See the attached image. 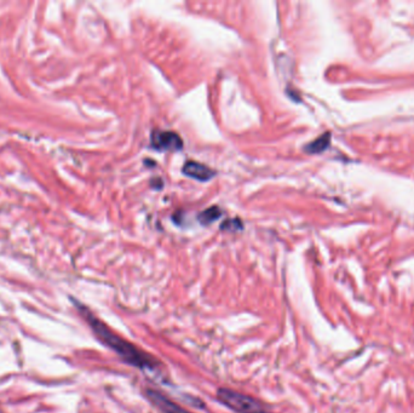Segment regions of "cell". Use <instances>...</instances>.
Returning <instances> with one entry per match:
<instances>
[{
  "instance_id": "obj_8",
  "label": "cell",
  "mask_w": 414,
  "mask_h": 413,
  "mask_svg": "<svg viewBox=\"0 0 414 413\" xmlns=\"http://www.w3.org/2000/svg\"><path fill=\"white\" fill-rule=\"evenodd\" d=\"M242 226H241V222H240L239 220H232V221H226L224 222L223 226H222V229H228V230H233V232H235V230L238 229H241Z\"/></svg>"
},
{
  "instance_id": "obj_5",
  "label": "cell",
  "mask_w": 414,
  "mask_h": 413,
  "mask_svg": "<svg viewBox=\"0 0 414 413\" xmlns=\"http://www.w3.org/2000/svg\"><path fill=\"white\" fill-rule=\"evenodd\" d=\"M183 172L189 177L197 179V181H209L216 175L214 170L200 163H195V161H188L183 166Z\"/></svg>"
},
{
  "instance_id": "obj_4",
  "label": "cell",
  "mask_w": 414,
  "mask_h": 413,
  "mask_svg": "<svg viewBox=\"0 0 414 413\" xmlns=\"http://www.w3.org/2000/svg\"><path fill=\"white\" fill-rule=\"evenodd\" d=\"M147 396L152 400V402L154 403L158 408H160L164 413H191L188 412L187 409L183 408L182 406L177 405V403L171 401L169 397L165 396L164 394H161L160 391L154 390V389L149 388L147 389Z\"/></svg>"
},
{
  "instance_id": "obj_1",
  "label": "cell",
  "mask_w": 414,
  "mask_h": 413,
  "mask_svg": "<svg viewBox=\"0 0 414 413\" xmlns=\"http://www.w3.org/2000/svg\"><path fill=\"white\" fill-rule=\"evenodd\" d=\"M76 307L78 308L80 314L85 318L90 327L95 332L96 337L101 340L104 346L110 348L113 352H115L126 364L131 365V366L137 367V369L145 371V372H152L154 375H159L160 373V361L153 358L148 353L143 352L142 349L137 348L133 344L127 342L122 337L118 336L115 332L110 330L108 326L101 321L100 319L96 318L85 305L80 303L78 301H73Z\"/></svg>"
},
{
  "instance_id": "obj_2",
  "label": "cell",
  "mask_w": 414,
  "mask_h": 413,
  "mask_svg": "<svg viewBox=\"0 0 414 413\" xmlns=\"http://www.w3.org/2000/svg\"><path fill=\"white\" fill-rule=\"evenodd\" d=\"M217 397L228 408L236 413H270L259 401L248 395L240 394L232 389L221 388L217 391Z\"/></svg>"
},
{
  "instance_id": "obj_7",
  "label": "cell",
  "mask_w": 414,
  "mask_h": 413,
  "mask_svg": "<svg viewBox=\"0 0 414 413\" xmlns=\"http://www.w3.org/2000/svg\"><path fill=\"white\" fill-rule=\"evenodd\" d=\"M222 216V211L217 206H212V208L207 209V210L202 211L199 215V221L201 224H211L214 223L216 220H218Z\"/></svg>"
},
{
  "instance_id": "obj_3",
  "label": "cell",
  "mask_w": 414,
  "mask_h": 413,
  "mask_svg": "<svg viewBox=\"0 0 414 413\" xmlns=\"http://www.w3.org/2000/svg\"><path fill=\"white\" fill-rule=\"evenodd\" d=\"M152 146L159 151H177L183 147V141L172 131H157L152 136Z\"/></svg>"
},
{
  "instance_id": "obj_6",
  "label": "cell",
  "mask_w": 414,
  "mask_h": 413,
  "mask_svg": "<svg viewBox=\"0 0 414 413\" xmlns=\"http://www.w3.org/2000/svg\"><path fill=\"white\" fill-rule=\"evenodd\" d=\"M329 141H331V136H329V133L322 134V136L319 137V139L315 140L314 142L309 143V145L305 147V151H307L308 153H311V154H317V153L325 151L329 145Z\"/></svg>"
}]
</instances>
